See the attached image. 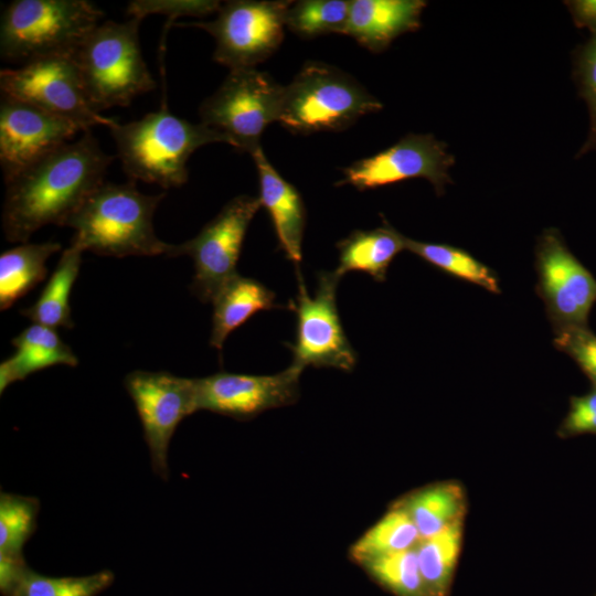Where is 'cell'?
I'll return each instance as SVG.
<instances>
[{"label":"cell","mask_w":596,"mask_h":596,"mask_svg":"<svg viewBox=\"0 0 596 596\" xmlns=\"http://www.w3.org/2000/svg\"><path fill=\"white\" fill-rule=\"evenodd\" d=\"M113 160L87 130L6 182V238L22 244L45 225H65L104 182Z\"/></svg>","instance_id":"cell-1"},{"label":"cell","mask_w":596,"mask_h":596,"mask_svg":"<svg viewBox=\"0 0 596 596\" xmlns=\"http://www.w3.org/2000/svg\"><path fill=\"white\" fill-rule=\"evenodd\" d=\"M166 193H141L135 181L103 182L68 219L71 244L98 255L169 256L172 244L157 237L152 217Z\"/></svg>","instance_id":"cell-2"},{"label":"cell","mask_w":596,"mask_h":596,"mask_svg":"<svg viewBox=\"0 0 596 596\" xmlns=\"http://www.w3.org/2000/svg\"><path fill=\"white\" fill-rule=\"evenodd\" d=\"M117 156L129 180L156 183L164 189L188 181L187 163L199 148L230 140L221 132L172 115L162 103L158 111L109 127Z\"/></svg>","instance_id":"cell-3"},{"label":"cell","mask_w":596,"mask_h":596,"mask_svg":"<svg viewBox=\"0 0 596 596\" xmlns=\"http://www.w3.org/2000/svg\"><path fill=\"white\" fill-rule=\"evenodd\" d=\"M142 19L99 23L74 54L81 79L95 111L129 106L157 87L139 43Z\"/></svg>","instance_id":"cell-4"},{"label":"cell","mask_w":596,"mask_h":596,"mask_svg":"<svg viewBox=\"0 0 596 596\" xmlns=\"http://www.w3.org/2000/svg\"><path fill=\"white\" fill-rule=\"evenodd\" d=\"M103 15L86 0H14L1 17V57L25 63L50 55H74Z\"/></svg>","instance_id":"cell-5"},{"label":"cell","mask_w":596,"mask_h":596,"mask_svg":"<svg viewBox=\"0 0 596 596\" xmlns=\"http://www.w3.org/2000/svg\"><path fill=\"white\" fill-rule=\"evenodd\" d=\"M382 107L351 75L309 61L285 86L278 123L299 135L341 131Z\"/></svg>","instance_id":"cell-6"},{"label":"cell","mask_w":596,"mask_h":596,"mask_svg":"<svg viewBox=\"0 0 596 596\" xmlns=\"http://www.w3.org/2000/svg\"><path fill=\"white\" fill-rule=\"evenodd\" d=\"M285 86L253 68L231 70L220 87L199 107L201 123L221 134L230 146L252 155L260 148L266 127L278 121Z\"/></svg>","instance_id":"cell-7"},{"label":"cell","mask_w":596,"mask_h":596,"mask_svg":"<svg viewBox=\"0 0 596 596\" xmlns=\"http://www.w3.org/2000/svg\"><path fill=\"white\" fill-rule=\"evenodd\" d=\"M292 1L232 0L214 20L177 24L203 29L214 38L213 60L231 70L253 68L281 44Z\"/></svg>","instance_id":"cell-8"},{"label":"cell","mask_w":596,"mask_h":596,"mask_svg":"<svg viewBox=\"0 0 596 596\" xmlns=\"http://www.w3.org/2000/svg\"><path fill=\"white\" fill-rule=\"evenodd\" d=\"M1 94L29 103L78 125L83 131L117 120L91 106L74 55H50L0 72Z\"/></svg>","instance_id":"cell-9"},{"label":"cell","mask_w":596,"mask_h":596,"mask_svg":"<svg viewBox=\"0 0 596 596\" xmlns=\"http://www.w3.org/2000/svg\"><path fill=\"white\" fill-rule=\"evenodd\" d=\"M299 270L297 297L289 305L297 319L296 339L286 343L292 353L291 365L300 370L313 366L351 372L358 355L338 312L336 294L341 278L334 270L320 272L316 294L311 297Z\"/></svg>","instance_id":"cell-10"},{"label":"cell","mask_w":596,"mask_h":596,"mask_svg":"<svg viewBox=\"0 0 596 596\" xmlns=\"http://www.w3.org/2000/svg\"><path fill=\"white\" fill-rule=\"evenodd\" d=\"M258 198L242 194L228 201L193 238L173 245L169 256L188 255L194 276L190 289L202 302L212 301L234 275L247 228L260 207Z\"/></svg>","instance_id":"cell-11"},{"label":"cell","mask_w":596,"mask_h":596,"mask_svg":"<svg viewBox=\"0 0 596 596\" xmlns=\"http://www.w3.org/2000/svg\"><path fill=\"white\" fill-rule=\"evenodd\" d=\"M536 292L545 305L554 333L588 328L596 302V278L572 254L561 233L547 228L535 248Z\"/></svg>","instance_id":"cell-12"},{"label":"cell","mask_w":596,"mask_h":596,"mask_svg":"<svg viewBox=\"0 0 596 596\" xmlns=\"http://www.w3.org/2000/svg\"><path fill=\"white\" fill-rule=\"evenodd\" d=\"M125 387L134 401L153 472L168 480V449L178 425L198 411L194 379L169 372L132 371Z\"/></svg>","instance_id":"cell-13"},{"label":"cell","mask_w":596,"mask_h":596,"mask_svg":"<svg viewBox=\"0 0 596 596\" xmlns=\"http://www.w3.org/2000/svg\"><path fill=\"white\" fill-rule=\"evenodd\" d=\"M454 162L446 143L433 135L409 134L390 148L344 168V177L338 185L350 184L364 191L424 178L440 195L445 185L451 182L449 169Z\"/></svg>","instance_id":"cell-14"},{"label":"cell","mask_w":596,"mask_h":596,"mask_svg":"<svg viewBox=\"0 0 596 596\" xmlns=\"http://www.w3.org/2000/svg\"><path fill=\"white\" fill-rule=\"evenodd\" d=\"M78 131L82 128L67 119L1 94L0 166L4 183L67 143Z\"/></svg>","instance_id":"cell-15"},{"label":"cell","mask_w":596,"mask_h":596,"mask_svg":"<svg viewBox=\"0 0 596 596\" xmlns=\"http://www.w3.org/2000/svg\"><path fill=\"white\" fill-rule=\"evenodd\" d=\"M301 372L290 365L272 375L221 371L194 379L198 411L246 421L267 409L290 405L298 398Z\"/></svg>","instance_id":"cell-16"},{"label":"cell","mask_w":596,"mask_h":596,"mask_svg":"<svg viewBox=\"0 0 596 596\" xmlns=\"http://www.w3.org/2000/svg\"><path fill=\"white\" fill-rule=\"evenodd\" d=\"M251 156L258 174L259 195L257 198L272 220L278 247L299 270L307 220L302 198L299 191L273 167L262 147Z\"/></svg>","instance_id":"cell-17"},{"label":"cell","mask_w":596,"mask_h":596,"mask_svg":"<svg viewBox=\"0 0 596 596\" xmlns=\"http://www.w3.org/2000/svg\"><path fill=\"white\" fill-rule=\"evenodd\" d=\"M425 7L423 0H351L343 34L369 51L382 52L395 38L421 26Z\"/></svg>","instance_id":"cell-18"},{"label":"cell","mask_w":596,"mask_h":596,"mask_svg":"<svg viewBox=\"0 0 596 596\" xmlns=\"http://www.w3.org/2000/svg\"><path fill=\"white\" fill-rule=\"evenodd\" d=\"M15 352L0 364V393L12 383L52 365L76 366L78 359L55 329L33 323L12 339Z\"/></svg>","instance_id":"cell-19"},{"label":"cell","mask_w":596,"mask_h":596,"mask_svg":"<svg viewBox=\"0 0 596 596\" xmlns=\"http://www.w3.org/2000/svg\"><path fill=\"white\" fill-rule=\"evenodd\" d=\"M376 228L355 230L337 243L339 264L334 273L342 278L349 272L370 275L375 281H384L390 264L403 249L406 238L385 219Z\"/></svg>","instance_id":"cell-20"},{"label":"cell","mask_w":596,"mask_h":596,"mask_svg":"<svg viewBox=\"0 0 596 596\" xmlns=\"http://www.w3.org/2000/svg\"><path fill=\"white\" fill-rule=\"evenodd\" d=\"M275 294L260 281L238 274L216 292L213 302L210 344L222 351L231 332L260 310L276 308Z\"/></svg>","instance_id":"cell-21"},{"label":"cell","mask_w":596,"mask_h":596,"mask_svg":"<svg viewBox=\"0 0 596 596\" xmlns=\"http://www.w3.org/2000/svg\"><path fill=\"white\" fill-rule=\"evenodd\" d=\"M83 249L71 244L60 260L35 302L21 310L33 323L52 329L73 328L70 295L78 276Z\"/></svg>","instance_id":"cell-22"},{"label":"cell","mask_w":596,"mask_h":596,"mask_svg":"<svg viewBox=\"0 0 596 596\" xmlns=\"http://www.w3.org/2000/svg\"><path fill=\"white\" fill-rule=\"evenodd\" d=\"M60 243H22L0 255V309L10 308L46 276L45 263Z\"/></svg>","instance_id":"cell-23"},{"label":"cell","mask_w":596,"mask_h":596,"mask_svg":"<svg viewBox=\"0 0 596 596\" xmlns=\"http://www.w3.org/2000/svg\"><path fill=\"white\" fill-rule=\"evenodd\" d=\"M397 504L407 511L421 539H427L462 521L465 496L459 485L441 482L422 488Z\"/></svg>","instance_id":"cell-24"},{"label":"cell","mask_w":596,"mask_h":596,"mask_svg":"<svg viewBox=\"0 0 596 596\" xmlns=\"http://www.w3.org/2000/svg\"><path fill=\"white\" fill-rule=\"evenodd\" d=\"M421 535L407 511L395 504L350 547V557L361 564L368 560L414 549Z\"/></svg>","instance_id":"cell-25"},{"label":"cell","mask_w":596,"mask_h":596,"mask_svg":"<svg viewBox=\"0 0 596 596\" xmlns=\"http://www.w3.org/2000/svg\"><path fill=\"white\" fill-rule=\"evenodd\" d=\"M462 521L422 539L415 546L421 573L429 596H445L457 564Z\"/></svg>","instance_id":"cell-26"},{"label":"cell","mask_w":596,"mask_h":596,"mask_svg":"<svg viewBox=\"0 0 596 596\" xmlns=\"http://www.w3.org/2000/svg\"><path fill=\"white\" fill-rule=\"evenodd\" d=\"M39 511L38 498L1 492L0 564H26L23 547L36 530Z\"/></svg>","instance_id":"cell-27"},{"label":"cell","mask_w":596,"mask_h":596,"mask_svg":"<svg viewBox=\"0 0 596 596\" xmlns=\"http://www.w3.org/2000/svg\"><path fill=\"white\" fill-rule=\"evenodd\" d=\"M406 249L446 274L478 285L490 292H501L496 273L460 247L407 237Z\"/></svg>","instance_id":"cell-28"},{"label":"cell","mask_w":596,"mask_h":596,"mask_svg":"<svg viewBox=\"0 0 596 596\" xmlns=\"http://www.w3.org/2000/svg\"><path fill=\"white\" fill-rule=\"evenodd\" d=\"M351 0H301L287 11L286 26L301 38L342 33L347 26Z\"/></svg>","instance_id":"cell-29"},{"label":"cell","mask_w":596,"mask_h":596,"mask_svg":"<svg viewBox=\"0 0 596 596\" xmlns=\"http://www.w3.org/2000/svg\"><path fill=\"white\" fill-rule=\"evenodd\" d=\"M360 565L376 583L396 596H429L415 547L377 556Z\"/></svg>","instance_id":"cell-30"},{"label":"cell","mask_w":596,"mask_h":596,"mask_svg":"<svg viewBox=\"0 0 596 596\" xmlns=\"http://www.w3.org/2000/svg\"><path fill=\"white\" fill-rule=\"evenodd\" d=\"M114 578L108 570L85 576L53 577L28 567L10 596H97Z\"/></svg>","instance_id":"cell-31"},{"label":"cell","mask_w":596,"mask_h":596,"mask_svg":"<svg viewBox=\"0 0 596 596\" xmlns=\"http://www.w3.org/2000/svg\"><path fill=\"white\" fill-rule=\"evenodd\" d=\"M220 7V1L212 0H132L127 6V14L142 20L149 14H164L174 20L178 17H204L217 12Z\"/></svg>","instance_id":"cell-32"},{"label":"cell","mask_w":596,"mask_h":596,"mask_svg":"<svg viewBox=\"0 0 596 596\" xmlns=\"http://www.w3.org/2000/svg\"><path fill=\"white\" fill-rule=\"evenodd\" d=\"M554 345L571 356L596 386V334L589 328L555 333Z\"/></svg>","instance_id":"cell-33"},{"label":"cell","mask_w":596,"mask_h":596,"mask_svg":"<svg viewBox=\"0 0 596 596\" xmlns=\"http://www.w3.org/2000/svg\"><path fill=\"white\" fill-rule=\"evenodd\" d=\"M578 75L590 119L589 135L581 150V153H585L596 149V38L584 47L579 56Z\"/></svg>","instance_id":"cell-34"},{"label":"cell","mask_w":596,"mask_h":596,"mask_svg":"<svg viewBox=\"0 0 596 596\" xmlns=\"http://www.w3.org/2000/svg\"><path fill=\"white\" fill-rule=\"evenodd\" d=\"M560 433L563 436L596 434V386L583 396L571 397L570 411Z\"/></svg>","instance_id":"cell-35"},{"label":"cell","mask_w":596,"mask_h":596,"mask_svg":"<svg viewBox=\"0 0 596 596\" xmlns=\"http://www.w3.org/2000/svg\"><path fill=\"white\" fill-rule=\"evenodd\" d=\"M566 3L576 24L596 32V0H579Z\"/></svg>","instance_id":"cell-36"}]
</instances>
